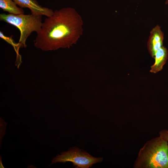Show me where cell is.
Listing matches in <instances>:
<instances>
[{
    "label": "cell",
    "instance_id": "cell-6",
    "mask_svg": "<svg viewBox=\"0 0 168 168\" xmlns=\"http://www.w3.org/2000/svg\"><path fill=\"white\" fill-rule=\"evenodd\" d=\"M20 7L28 8L31 14L44 15L47 17L51 16L54 11L51 9L43 7L40 5L36 0H13Z\"/></svg>",
    "mask_w": 168,
    "mask_h": 168
},
{
    "label": "cell",
    "instance_id": "cell-3",
    "mask_svg": "<svg viewBox=\"0 0 168 168\" xmlns=\"http://www.w3.org/2000/svg\"><path fill=\"white\" fill-rule=\"evenodd\" d=\"M0 20L12 25L20 30V36L19 43L21 47L26 48V41L33 32L37 33L40 30L43 22L42 15L30 14L14 15L0 14Z\"/></svg>",
    "mask_w": 168,
    "mask_h": 168
},
{
    "label": "cell",
    "instance_id": "cell-2",
    "mask_svg": "<svg viewBox=\"0 0 168 168\" xmlns=\"http://www.w3.org/2000/svg\"><path fill=\"white\" fill-rule=\"evenodd\" d=\"M168 142L159 136L147 141L139 152L136 168H168Z\"/></svg>",
    "mask_w": 168,
    "mask_h": 168
},
{
    "label": "cell",
    "instance_id": "cell-11",
    "mask_svg": "<svg viewBox=\"0 0 168 168\" xmlns=\"http://www.w3.org/2000/svg\"><path fill=\"white\" fill-rule=\"evenodd\" d=\"M165 3L166 5H168V0H166Z\"/></svg>",
    "mask_w": 168,
    "mask_h": 168
},
{
    "label": "cell",
    "instance_id": "cell-5",
    "mask_svg": "<svg viewBox=\"0 0 168 168\" xmlns=\"http://www.w3.org/2000/svg\"><path fill=\"white\" fill-rule=\"evenodd\" d=\"M164 34L160 26L157 25L150 32L147 43V49L151 57L154 58L157 51L163 46Z\"/></svg>",
    "mask_w": 168,
    "mask_h": 168
},
{
    "label": "cell",
    "instance_id": "cell-1",
    "mask_svg": "<svg viewBox=\"0 0 168 168\" xmlns=\"http://www.w3.org/2000/svg\"><path fill=\"white\" fill-rule=\"evenodd\" d=\"M83 21L73 8L54 11L43 22L34 40L35 46L45 51L70 48L77 43L82 34Z\"/></svg>",
    "mask_w": 168,
    "mask_h": 168
},
{
    "label": "cell",
    "instance_id": "cell-8",
    "mask_svg": "<svg viewBox=\"0 0 168 168\" xmlns=\"http://www.w3.org/2000/svg\"><path fill=\"white\" fill-rule=\"evenodd\" d=\"M0 8L3 11L14 15L24 14V10L18 7L13 0H0Z\"/></svg>",
    "mask_w": 168,
    "mask_h": 168
},
{
    "label": "cell",
    "instance_id": "cell-9",
    "mask_svg": "<svg viewBox=\"0 0 168 168\" xmlns=\"http://www.w3.org/2000/svg\"><path fill=\"white\" fill-rule=\"evenodd\" d=\"M13 36L12 35H11L9 37H7L5 36L3 34V32L1 31H0V37L3 40L6 41V42H8V43L12 45L15 48V50L16 51V48L17 50L20 47H21V45L20 44L18 43H16L14 41L12 38Z\"/></svg>",
    "mask_w": 168,
    "mask_h": 168
},
{
    "label": "cell",
    "instance_id": "cell-7",
    "mask_svg": "<svg viewBox=\"0 0 168 168\" xmlns=\"http://www.w3.org/2000/svg\"><path fill=\"white\" fill-rule=\"evenodd\" d=\"M168 57V50L167 48L163 45L156 52L154 58L155 59L154 64L151 66L150 72L156 73L163 68Z\"/></svg>",
    "mask_w": 168,
    "mask_h": 168
},
{
    "label": "cell",
    "instance_id": "cell-10",
    "mask_svg": "<svg viewBox=\"0 0 168 168\" xmlns=\"http://www.w3.org/2000/svg\"><path fill=\"white\" fill-rule=\"evenodd\" d=\"M159 136L168 142V130L165 129L161 130L159 133Z\"/></svg>",
    "mask_w": 168,
    "mask_h": 168
},
{
    "label": "cell",
    "instance_id": "cell-4",
    "mask_svg": "<svg viewBox=\"0 0 168 168\" xmlns=\"http://www.w3.org/2000/svg\"><path fill=\"white\" fill-rule=\"evenodd\" d=\"M102 160V157H93L88 153L75 147L57 156L53 159L51 164L57 162L70 161L76 168H88L91 167L93 164L100 162Z\"/></svg>",
    "mask_w": 168,
    "mask_h": 168
}]
</instances>
